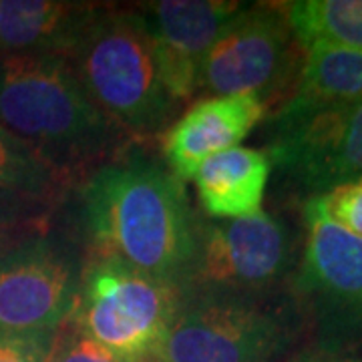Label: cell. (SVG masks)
Here are the masks:
<instances>
[{"instance_id": "7402d4cb", "label": "cell", "mask_w": 362, "mask_h": 362, "mask_svg": "<svg viewBox=\"0 0 362 362\" xmlns=\"http://www.w3.org/2000/svg\"><path fill=\"white\" fill-rule=\"evenodd\" d=\"M292 362H362L358 352H337L308 344Z\"/></svg>"}, {"instance_id": "5bb4252c", "label": "cell", "mask_w": 362, "mask_h": 362, "mask_svg": "<svg viewBox=\"0 0 362 362\" xmlns=\"http://www.w3.org/2000/svg\"><path fill=\"white\" fill-rule=\"evenodd\" d=\"M272 165L268 156L233 147L206 159L194 181L199 206L209 220H238L262 211Z\"/></svg>"}, {"instance_id": "52a82bcc", "label": "cell", "mask_w": 362, "mask_h": 362, "mask_svg": "<svg viewBox=\"0 0 362 362\" xmlns=\"http://www.w3.org/2000/svg\"><path fill=\"white\" fill-rule=\"evenodd\" d=\"M85 250L51 220L0 246V334L59 330L77 304Z\"/></svg>"}, {"instance_id": "4fadbf2b", "label": "cell", "mask_w": 362, "mask_h": 362, "mask_svg": "<svg viewBox=\"0 0 362 362\" xmlns=\"http://www.w3.org/2000/svg\"><path fill=\"white\" fill-rule=\"evenodd\" d=\"M95 8L90 2L0 0V57H66Z\"/></svg>"}, {"instance_id": "30bf717a", "label": "cell", "mask_w": 362, "mask_h": 362, "mask_svg": "<svg viewBox=\"0 0 362 362\" xmlns=\"http://www.w3.org/2000/svg\"><path fill=\"white\" fill-rule=\"evenodd\" d=\"M280 183L304 202L362 177V101L316 111H274L266 151Z\"/></svg>"}, {"instance_id": "603a6c76", "label": "cell", "mask_w": 362, "mask_h": 362, "mask_svg": "<svg viewBox=\"0 0 362 362\" xmlns=\"http://www.w3.org/2000/svg\"><path fill=\"white\" fill-rule=\"evenodd\" d=\"M356 352H358V354H361V356H362V346L358 350H356Z\"/></svg>"}, {"instance_id": "3957f363", "label": "cell", "mask_w": 362, "mask_h": 362, "mask_svg": "<svg viewBox=\"0 0 362 362\" xmlns=\"http://www.w3.org/2000/svg\"><path fill=\"white\" fill-rule=\"evenodd\" d=\"M310 338L290 288L181 290L168 337L147 362H292Z\"/></svg>"}, {"instance_id": "7a4b0ae2", "label": "cell", "mask_w": 362, "mask_h": 362, "mask_svg": "<svg viewBox=\"0 0 362 362\" xmlns=\"http://www.w3.org/2000/svg\"><path fill=\"white\" fill-rule=\"evenodd\" d=\"M0 127L71 185L131 143L95 107L63 54L0 57Z\"/></svg>"}, {"instance_id": "44dd1931", "label": "cell", "mask_w": 362, "mask_h": 362, "mask_svg": "<svg viewBox=\"0 0 362 362\" xmlns=\"http://www.w3.org/2000/svg\"><path fill=\"white\" fill-rule=\"evenodd\" d=\"M57 330L0 334V362H47Z\"/></svg>"}, {"instance_id": "d6986e66", "label": "cell", "mask_w": 362, "mask_h": 362, "mask_svg": "<svg viewBox=\"0 0 362 362\" xmlns=\"http://www.w3.org/2000/svg\"><path fill=\"white\" fill-rule=\"evenodd\" d=\"M320 202L330 220L362 238V177L320 195Z\"/></svg>"}, {"instance_id": "5b68a950", "label": "cell", "mask_w": 362, "mask_h": 362, "mask_svg": "<svg viewBox=\"0 0 362 362\" xmlns=\"http://www.w3.org/2000/svg\"><path fill=\"white\" fill-rule=\"evenodd\" d=\"M304 244L290 292L306 318L312 346L356 352L362 346V238L324 211L320 197L302 206Z\"/></svg>"}, {"instance_id": "8992f818", "label": "cell", "mask_w": 362, "mask_h": 362, "mask_svg": "<svg viewBox=\"0 0 362 362\" xmlns=\"http://www.w3.org/2000/svg\"><path fill=\"white\" fill-rule=\"evenodd\" d=\"M177 286L115 259L87 258L71 322L123 362H147L168 337Z\"/></svg>"}, {"instance_id": "8fae6325", "label": "cell", "mask_w": 362, "mask_h": 362, "mask_svg": "<svg viewBox=\"0 0 362 362\" xmlns=\"http://www.w3.org/2000/svg\"><path fill=\"white\" fill-rule=\"evenodd\" d=\"M244 2L233 0H159L137 4L149 33L157 73L177 105L194 101L206 54L221 28Z\"/></svg>"}, {"instance_id": "6da1fadb", "label": "cell", "mask_w": 362, "mask_h": 362, "mask_svg": "<svg viewBox=\"0 0 362 362\" xmlns=\"http://www.w3.org/2000/svg\"><path fill=\"white\" fill-rule=\"evenodd\" d=\"M75 185L69 228L87 258L115 259L183 286L202 220L183 181L145 147L129 143Z\"/></svg>"}, {"instance_id": "277c9868", "label": "cell", "mask_w": 362, "mask_h": 362, "mask_svg": "<svg viewBox=\"0 0 362 362\" xmlns=\"http://www.w3.org/2000/svg\"><path fill=\"white\" fill-rule=\"evenodd\" d=\"M66 59L95 107L129 141L157 139L171 127L180 105L159 78L137 8L97 4Z\"/></svg>"}, {"instance_id": "2e32d148", "label": "cell", "mask_w": 362, "mask_h": 362, "mask_svg": "<svg viewBox=\"0 0 362 362\" xmlns=\"http://www.w3.org/2000/svg\"><path fill=\"white\" fill-rule=\"evenodd\" d=\"M302 49L330 45L362 51V0L280 2Z\"/></svg>"}, {"instance_id": "7c38bea8", "label": "cell", "mask_w": 362, "mask_h": 362, "mask_svg": "<svg viewBox=\"0 0 362 362\" xmlns=\"http://www.w3.org/2000/svg\"><path fill=\"white\" fill-rule=\"evenodd\" d=\"M266 105L256 95L207 97L187 109L163 133L161 153L180 181L194 180L199 165L238 147L266 117Z\"/></svg>"}, {"instance_id": "ba28073f", "label": "cell", "mask_w": 362, "mask_h": 362, "mask_svg": "<svg viewBox=\"0 0 362 362\" xmlns=\"http://www.w3.org/2000/svg\"><path fill=\"white\" fill-rule=\"evenodd\" d=\"M300 238L270 211L238 220H199L189 274L180 290L274 292L290 288Z\"/></svg>"}, {"instance_id": "ffe728a7", "label": "cell", "mask_w": 362, "mask_h": 362, "mask_svg": "<svg viewBox=\"0 0 362 362\" xmlns=\"http://www.w3.org/2000/svg\"><path fill=\"white\" fill-rule=\"evenodd\" d=\"M54 207L0 187V230L28 228L51 220Z\"/></svg>"}, {"instance_id": "9c48e42d", "label": "cell", "mask_w": 362, "mask_h": 362, "mask_svg": "<svg viewBox=\"0 0 362 362\" xmlns=\"http://www.w3.org/2000/svg\"><path fill=\"white\" fill-rule=\"evenodd\" d=\"M300 42L282 4H252L233 14L206 54L199 93L207 97L256 95L268 107L296 87L302 63Z\"/></svg>"}, {"instance_id": "ac0fdd59", "label": "cell", "mask_w": 362, "mask_h": 362, "mask_svg": "<svg viewBox=\"0 0 362 362\" xmlns=\"http://www.w3.org/2000/svg\"><path fill=\"white\" fill-rule=\"evenodd\" d=\"M47 362H123L113 352L103 349L87 334H83L75 324L66 320L52 342Z\"/></svg>"}, {"instance_id": "9a60e30c", "label": "cell", "mask_w": 362, "mask_h": 362, "mask_svg": "<svg viewBox=\"0 0 362 362\" xmlns=\"http://www.w3.org/2000/svg\"><path fill=\"white\" fill-rule=\"evenodd\" d=\"M361 101L362 51L312 45L304 49V63L296 87L278 109L302 113Z\"/></svg>"}, {"instance_id": "e0dca14e", "label": "cell", "mask_w": 362, "mask_h": 362, "mask_svg": "<svg viewBox=\"0 0 362 362\" xmlns=\"http://www.w3.org/2000/svg\"><path fill=\"white\" fill-rule=\"evenodd\" d=\"M0 187L57 207L69 194L71 183L26 143L0 127Z\"/></svg>"}]
</instances>
